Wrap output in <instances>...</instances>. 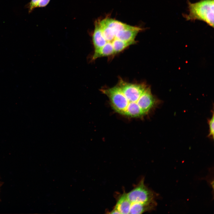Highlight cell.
Segmentation results:
<instances>
[{
	"label": "cell",
	"instance_id": "4",
	"mask_svg": "<svg viewBox=\"0 0 214 214\" xmlns=\"http://www.w3.org/2000/svg\"><path fill=\"white\" fill-rule=\"evenodd\" d=\"M131 204L127 197L126 193L124 192L118 197L114 208L117 210L120 214H129Z\"/></svg>",
	"mask_w": 214,
	"mask_h": 214
},
{
	"label": "cell",
	"instance_id": "5",
	"mask_svg": "<svg viewBox=\"0 0 214 214\" xmlns=\"http://www.w3.org/2000/svg\"><path fill=\"white\" fill-rule=\"evenodd\" d=\"M92 40L94 51H97L102 47L106 43L98 22H96L95 23Z\"/></svg>",
	"mask_w": 214,
	"mask_h": 214
},
{
	"label": "cell",
	"instance_id": "10",
	"mask_svg": "<svg viewBox=\"0 0 214 214\" xmlns=\"http://www.w3.org/2000/svg\"><path fill=\"white\" fill-rule=\"evenodd\" d=\"M50 0H40L37 4V7H44L49 3Z\"/></svg>",
	"mask_w": 214,
	"mask_h": 214
},
{
	"label": "cell",
	"instance_id": "12",
	"mask_svg": "<svg viewBox=\"0 0 214 214\" xmlns=\"http://www.w3.org/2000/svg\"><path fill=\"white\" fill-rule=\"evenodd\" d=\"M3 183L2 182H0V188L1 186L2 185ZM1 200V199H0V201Z\"/></svg>",
	"mask_w": 214,
	"mask_h": 214
},
{
	"label": "cell",
	"instance_id": "2",
	"mask_svg": "<svg viewBox=\"0 0 214 214\" xmlns=\"http://www.w3.org/2000/svg\"><path fill=\"white\" fill-rule=\"evenodd\" d=\"M188 14H184L187 20H202L214 27V0H200L195 3L188 2Z\"/></svg>",
	"mask_w": 214,
	"mask_h": 214
},
{
	"label": "cell",
	"instance_id": "3",
	"mask_svg": "<svg viewBox=\"0 0 214 214\" xmlns=\"http://www.w3.org/2000/svg\"><path fill=\"white\" fill-rule=\"evenodd\" d=\"M128 198L131 203H139L156 206L155 199L157 193L148 188L144 184V178L130 192L126 193Z\"/></svg>",
	"mask_w": 214,
	"mask_h": 214
},
{
	"label": "cell",
	"instance_id": "1",
	"mask_svg": "<svg viewBox=\"0 0 214 214\" xmlns=\"http://www.w3.org/2000/svg\"><path fill=\"white\" fill-rule=\"evenodd\" d=\"M100 91L107 97L115 111L130 118L145 117L159 102L145 83H130L120 79L117 85Z\"/></svg>",
	"mask_w": 214,
	"mask_h": 214
},
{
	"label": "cell",
	"instance_id": "9",
	"mask_svg": "<svg viewBox=\"0 0 214 214\" xmlns=\"http://www.w3.org/2000/svg\"><path fill=\"white\" fill-rule=\"evenodd\" d=\"M40 0H31L29 5V12H30L36 7L37 4Z\"/></svg>",
	"mask_w": 214,
	"mask_h": 214
},
{
	"label": "cell",
	"instance_id": "11",
	"mask_svg": "<svg viewBox=\"0 0 214 214\" xmlns=\"http://www.w3.org/2000/svg\"><path fill=\"white\" fill-rule=\"evenodd\" d=\"M109 213L110 214H120L119 213L117 210L114 208Z\"/></svg>",
	"mask_w": 214,
	"mask_h": 214
},
{
	"label": "cell",
	"instance_id": "7",
	"mask_svg": "<svg viewBox=\"0 0 214 214\" xmlns=\"http://www.w3.org/2000/svg\"><path fill=\"white\" fill-rule=\"evenodd\" d=\"M111 44L115 54L122 51L129 46L133 45L131 43L125 42L118 39H115L112 42Z\"/></svg>",
	"mask_w": 214,
	"mask_h": 214
},
{
	"label": "cell",
	"instance_id": "6",
	"mask_svg": "<svg viewBox=\"0 0 214 214\" xmlns=\"http://www.w3.org/2000/svg\"><path fill=\"white\" fill-rule=\"evenodd\" d=\"M129 214H141L155 209V206L139 203L131 204Z\"/></svg>",
	"mask_w": 214,
	"mask_h": 214
},
{
	"label": "cell",
	"instance_id": "8",
	"mask_svg": "<svg viewBox=\"0 0 214 214\" xmlns=\"http://www.w3.org/2000/svg\"><path fill=\"white\" fill-rule=\"evenodd\" d=\"M214 113L213 112V116L210 119H209L208 121V123L209 127V133L208 135V136L210 137H212L213 139H214Z\"/></svg>",
	"mask_w": 214,
	"mask_h": 214
}]
</instances>
